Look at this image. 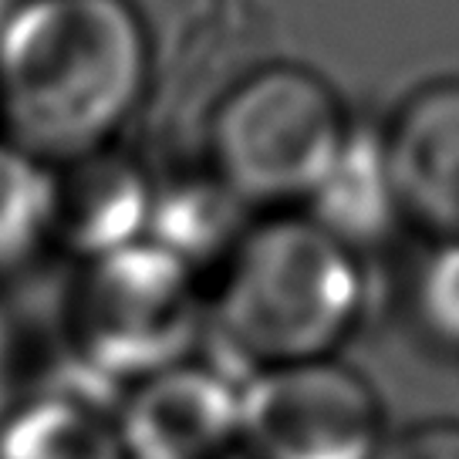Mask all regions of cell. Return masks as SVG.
Returning a JSON list of instances; mask_svg holds the SVG:
<instances>
[{"mask_svg":"<svg viewBox=\"0 0 459 459\" xmlns=\"http://www.w3.org/2000/svg\"><path fill=\"white\" fill-rule=\"evenodd\" d=\"M145 82L149 34L129 0H28L0 24L4 143L44 166L105 149Z\"/></svg>","mask_w":459,"mask_h":459,"instance_id":"1","label":"cell"},{"mask_svg":"<svg viewBox=\"0 0 459 459\" xmlns=\"http://www.w3.org/2000/svg\"><path fill=\"white\" fill-rule=\"evenodd\" d=\"M361 311V271L351 250L307 216L250 223L223 260L206 328L227 378L321 361ZM240 385V382H237Z\"/></svg>","mask_w":459,"mask_h":459,"instance_id":"2","label":"cell"},{"mask_svg":"<svg viewBox=\"0 0 459 459\" xmlns=\"http://www.w3.org/2000/svg\"><path fill=\"white\" fill-rule=\"evenodd\" d=\"M348 115L325 78L298 65L247 74L216 105L210 169L257 206L307 203L348 139Z\"/></svg>","mask_w":459,"mask_h":459,"instance_id":"3","label":"cell"},{"mask_svg":"<svg viewBox=\"0 0 459 459\" xmlns=\"http://www.w3.org/2000/svg\"><path fill=\"white\" fill-rule=\"evenodd\" d=\"M72 359L115 385L183 365L206 331L196 273L149 240L85 260L65 304Z\"/></svg>","mask_w":459,"mask_h":459,"instance_id":"4","label":"cell"},{"mask_svg":"<svg viewBox=\"0 0 459 459\" xmlns=\"http://www.w3.org/2000/svg\"><path fill=\"white\" fill-rule=\"evenodd\" d=\"M237 439L250 459H382L385 419L359 372L321 359L240 382Z\"/></svg>","mask_w":459,"mask_h":459,"instance_id":"5","label":"cell"},{"mask_svg":"<svg viewBox=\"0 0 459 459\" xmlns=\"http://www.w3.org/2000/svg\"><path fill=\"white\" fill-rule=\"evenodd\" d=\"M115 432L129 459H220L240 432V385L183 361L135 382Z\"/></svg>","mask_w":459,"mask_h":459,"instance_id":"6","label":"cell"},{"mask_svg":"<svg viewBox=\"0 0 459 459\" xmlns=\"http://www.w3.org/2000/svg\"><path fill=\"white\" fill-rule=\"evenodd\" d=\"M402 220L459 237V78L432 82L399 105L382 129Z\"/></svg>","mask_w":459,"mask_h":459,"instance_id":"7","label":"cell"},{"mask_svg":"<svg viewBox=\"0 0 459 459\" xmlns=\"http://www.w3.org/2000/svg\"><path fill=\"white\" fill-rule=\"evenodd\" d=\"M152 179L112 145L51 166V244L95 260L145 237Z\"/></svg>","mask_w":459,"mask_h":459,"instance_id":"8","label":"cell"},{"mask_svg":"<svg viewBox=\"0 0 459 459\" xmlns=\"http://www.w3.org/2000/svg\"><path fill=\"white\" fill-rule=\"evenodd\" d=\"M304 206V216L351 254L385 244L399 227L402 210L388 176L382 129L351 126L338 159Z\"/></svg>","mask_w":459,"mask_h":459,"instance_id":"9","label":"cell"},{"mask_svg":"<svg viewBox=\"0 0 459 459\" xmlns=\"http://www.w3.org/2000/svg\"><path fill=\"white\" fill-rule=\"evenodd\" d=\"M247 230L250 206L213 169L183 172L159 186L152 183L143 240L166 250L193 273L227 260Z\"/></svg>","mask_w":459,"mask_h":459,"instance_id":"10","label":"cell"},{"mask_svg":"<svg viewBox=\"0 0 459 459\" xmlns=\"http://www.w3.org/2000/svg\"><path fill=\"white\" fill-rule=\"evenodd\" d=\"M0 459H129L118 432L85 405L41 395L0 426Z\"/></svg>","mask_w":459,"mask_h":459,"instance_id":"11","label":"cell"},{"mask_svg":"<svg viewBox=\"0 0 459 459\" xmlns=\"http://www.w3.org/2000/svg\"><path fill=\"white\" fill-rule=\"evenodd\" d=\"M51 244V166L0 143V273L28 267Z\"/></svg>","mask_w":459,"mask_h":459,"instance_id":"12","label":"cell"},{"mask_svg":"<svg viewBox=\"0 0 459 459\" xmlns=\"http://www.w3.org/2000/svg\"><path fill=\"white\" fill-rule=\"evenodd\" d=\"M419 328L439 348L459 351V237L439 240L412 281Z\"/></svg>","mask_w":459,"mask_h":459,"instance_id":"13","label":"cell"},{"mask_svg":"<svg viewBox=\"0 0 459 459\" xmlns=\"http://www.w3.org/2000/svg\"><path fill=\"white\" fill-rule=\"evenodd\" d=\"M382 459H459V419H432L385 443Z\"/></svg>","mask_w":459,"mask_h":459,"instance_id":"14","label":"cell"},{"mask_svg":"<svg viewBox=\"0 0 459 459\" xmlns=\"http://www.w3.org/2000/svg\"><path fill=\"white\" fill-rule=\"evenodd\" d=\"M11 361H14V331H11V321L0 311V402H4L7 378H11Z\"/></svg>","mask_w":459,"mask_h":459,"instance_id":"15","label":"cell"},{"mask_svg":"<svg viewBox=\"0 0 459 459\" xmlns=\"http://www.w3.org/2000/svg\"><path fill=\"white\" fill-rule=\"evenodd\" d=\"M11 4H14V7H17V4H28V0H11Z\"/></svg>","mask_w":459,"mask_h":459,"instance_id":"16","label":"cell"}]
</instances>
